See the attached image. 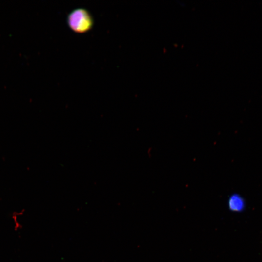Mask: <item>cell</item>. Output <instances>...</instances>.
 I'll use <instances>...</instances> for the list:
<instances>
[{"label":"cell","mask_w":262,"mask_h":262,"mask_svg":"<svg viewBox=\"0 0 262 262\" xmlns=\"http://www.w3.org/2000/svg\"><path fill=\"white\" fill-rule=\"evenodd\" d=\"M67 23L70 29L78 33L89 31L93 26V18L85 9L78 8L72 11L67 17Z\"/></svg>","instance_id":"1"},{"label":"cell","mask_w":262,"mask_h":262,"mask_svg":"<svg viewBox=\"0 0 262 262\" xmlns=\"http://www.w3.org/2000/svg\"><path fill=\"white\" fill-rule=\"evenodd\" d=\"M229 209L233 212H241L245 207L244 199L238 194H232L228 200Z\"/></svg>","instance_id":"2"}]
</instances>
